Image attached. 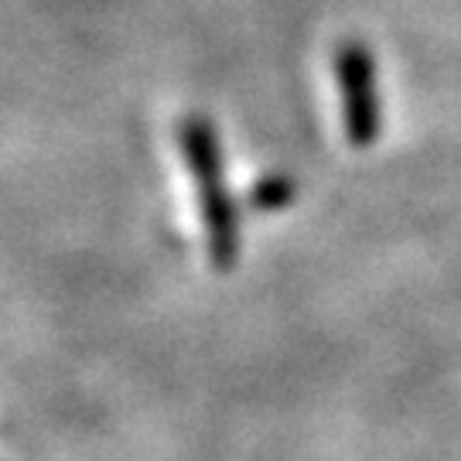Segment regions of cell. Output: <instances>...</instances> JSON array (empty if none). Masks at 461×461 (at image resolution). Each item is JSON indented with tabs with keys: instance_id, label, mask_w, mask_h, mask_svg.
Instances as JSON below:
<instances>
[{
	"instance_id": "7a4b0ae2",
	"label": "cell",
	"mask_w": 461,
	"mask_h": 461,
	"mask_svg": "<svg viewBox=\"0 0 461 461\" xmlns=\"http://www.w3.org/2000/svg\"><path fill=\"white\" fill-rule=\"evenodd\" d=\"M342 103H346V133L348 144L369 148L379 137V106H376V68L366 45L346 41L335 55Z\"/></svg>"
},
{
	"instance_id": "6da1fadb",
	"label": "cell",
	"mask_w": 461,
	"mask_h": 461,
	"mask_svg": "<svg viewBox=\"0 0 461 461\" xmlns=\"http://www.w3.org/2000/svg\"><path fill=\"white\" fill-rule=\"evenodd\" d=\"M182 150L188 171L198 185L209 253H212L215 267H230L236 260V209L226 192V175H222V161H219L212 123L202 116H188L182 123Z\"/></svg>"
},
{
	"instance_id": "3957f363",
	"label": "cell",
	"mask_w": 461,
	"mask_h": 461,
	"mask_svg": "<svg viewBox=\"0 0 461 461\" xmlns=\"http://www.w3.org/2000/svg\"><path fill=\"white\" fill-rule=\"evenodd\" d=\"M294 198V185L287 182V178H264V182L253 188V205L257 209H280V205H287Z\"/></svg>"
}]
</instances>
